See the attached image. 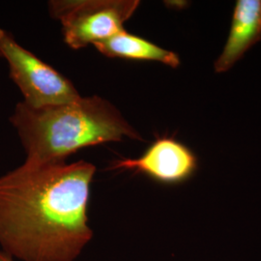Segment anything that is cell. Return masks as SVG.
<instances>
[{
    "label": "cell",
    "mask_w": 261,
    "mask_h": 261,
    "mask_svg": "<svg viewBox=\"0 0 261 261\" xmlns=\"http://www.w3.org/2000/svg\"><path fill=\"white\" fill-rule=\"evenodd\" d=\"M111 169L132 170L163 185H179L198 169L196 153L173 137H158L139 158L115 160Z\"/></svg>",
    "instance_id": "5b68a950"
},
{
    "label": "cell",
    "mask_w": 261,
    "mask_h": 261,
    "mask_svg": "<svg viewBox=\"0 0 261 261\" xmlns=\"http://www.w3.org/2000/svg\"><path fill=\"white\" fill-rule=\"evenodd\" d=\"M9 121L17 132L28 161L63 162L89 146L143 139L109 100L94 95L31 108L16 105Z\"/></svg>",
    "instance_id": "7a4b0ae2"
},
{
    "label": "cell",
    "mask_w": 261,
    "mask_h": 261,
    "mask_svg": "<svg viewBox=\"0 0 261 261\" xmlns=\"http://www.w3.org/2000/svg\"><path fill=\"white\" fill-rule=\"evenodd\" d=\"M93 47L103 56L133 61L159 62L177 68L180 57L176 53L161 47L145 38L132 34L125 29L107 40L94 44Z\"/></svg>",
    "instance_id": "52a82bcc"
},
{
    "label": "cell",
    "mask_w": 261,
    "mask_h": 261,
    "mask_svg": "<svg viewBox=\"0 0 261 261\" xmlns=\"http://www.w3.org/2000/svg\"><path fill=\"white\" fill-rule=\"evenodd\" d=\"M140 4L139 0H51L47 7L61 24L66 45L76 50L121 32Z\"/></svg>",
    "instance_id": "3957f363"
},
{
    "label": "cell",
    "mask_w": 261,
    "mask_h": 261,
    "mask_svg": "<svg viewBox=\"0 0 261 261\" xmlns=\"http://www.w3.org/2000/svg\"><path fill=\"white\" fill-rule=\"evenodd\" d=\"M261 41V0H238L234 6L227 40L215 61V72L230 70L244 55Z\"/></svg>",
    "instance_id": "8992f818"
},
{
    "label": "cell",
    "mask_w": 261,
    "mask_h": 261,
    "mask_svg": "<svg viewBox=\"0 0 261 261\" xmlns=\"http://www.w3.org/2000/svg\"><path fill=\"white\" fill-rule=\"evenodd\" d=\"M0 58L7 62L10 79L18 86L23 103L42 108L81 97L73 83L22 47L9 31L0 28Z\"/></svg>",
    "instance_id": "277c9868"
},
{
    "label": "cell",
    "mask_w": 261,
    "mask_h": 261,
    "mask_svg": "<svg viewBox=\"0 0 261 261\" xmlns=\"http://www.w3.org/2000/svg\"><path fill=\"white\" fill-rule=\"evenodd\" d=\"M0 261H14V258H12L6 252L0 250Z\"/></svg>",
    "instance_id": "ba28073f"
},
{
    "label": "cell",
    "mask_w": 261,
    "mask_h": 261,
    "mask_svg": "<svg viewBox=\"0 0 261 261\" xmlns=\"http://www.w3.org/2000/svg\"><path fill=\"white\" fill-rule=\"evenodd\" d=\"M96 166L25 160L0 176V250L21 261H75L93 238Z\"/></svg>",
    "instance_id": "6da1fadb"
}]
</instances>
